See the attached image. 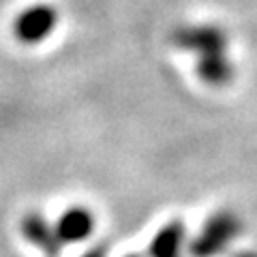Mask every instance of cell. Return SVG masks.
Listing matches in <instances>:
<instances>
[{
  "mask_svg": "<svg viewBox=\"0 0 257 257\" xmlns=\"http://www.w3.org/2000/svg\"><path fill=\"white\" fill-rule=\"evenodd\" d=\"M240 225L236 221V216H231L229 212L214 214L210 221L204 225L202 234L195 238V242L191 244V253L195 257H212L227 246V242L238 234Z\"/></svg>",
  "mask_w": 257,
  "mask_h": 257,
  "instance_id": "cell-1",
  "label": "cell"
},
{
  "mask_svg": "<svg viewBox=\"0 0 257 257\" xmlns=\"http://www.w3.org/2000/svg\"><path fill=\"white\" fill-rule=\"evenodd\" d=\"M174 41L180 47H187V50H197L199 56L225 52V37L216 28H210V26L182 28L174 35Z\"/></svg>",
  "mask_w": 257,
  "mask_h": 257,
  "instance_id": "cell-3",
  "label": "cell"
},
{
  "mask_svg": "<svg viewBox=\"0 0 257 257\" xmlns=\"http://www.w3.org/2000/svg\"><path fill=\"white\" fill-rule=\"evenodd\" d=\"M56 22H58V18H56V11L52 7H45V5L30 7V9L22 11L13 24L15 39H20L22 43H28V45L41 43L52 35V30L56 28Z\"/></svg>",
  "mask_w": 257,
  "mask_h": 257,
  "instance_id": "cell-2",
  "label": "cell"
},
{
  "mask_svg": "<svg viewBox=\"0 0 257 257\" xmlns=\"http://www.w3.org/2000/svg\"><path fill=\"white\" fill-rule=\"evenodd\" d=\"M126 257H138V255H126Z\"/></svg>",
  "mask_w": 257,
  "mask_h": 257,
  "instance_id": "cell-8",
  "label": "cell"
},
{
  "mask_svg": "<svg viewBox=\"0 0 257 257\" xmlns=\"http://www.w3.org/2000/svg\"><path fill=\"white\" fill-rule=\"evenodd\" d=\"M184 240V227L180 221L167 223L155 236L150 244V257H180V246Z\"/></svg>",
  "mask_w": 257,
  "mask_h": 257,
  "instance_id": "cell-6",
  "label": "cell"
},
{
  "mask_svg": "<svg viewBox=\"0 0 257 257\" xmlns=\"http://www.w3.org/2000/svg\"><path fill=\"white\" fill-rule=\"evenodd\" d=\"M84 257H105V248L103 246H94V248H90Z\"/></svg>",
  "mask_w": 257,
  "mask_h": 257,
  "instance_id": "cell-7",
  "label": "cell"
},
{
  "mask_svg": "<svg viewBox=\"0 0 257 257\" xmlns=\"http://www.w3.org/2000/svg\"><path fill=\"white\" fill-rule=\"evenodd\" d=\"M22 231L32 244H37L47 257H58L60 255V240L56 236V229H52L47 221L39 214H28L22 221Z\"/></svg>",
  "mask_w": 257,
  "mask_h": 257,
  "instance_id": "cell-5",
  "label": "cell"
},
{
  "mask_svg": "<svg viewBox=\"0 0 257 257\" xmlns=\"http://www.w3.org/2000/svg\"><path fill=\"white\" fill-rule=\"evenodd\" d=\"M94 229V216L86 208H71L56 225V236L60 242H82Z\"/></svg>",
  "mask_w": 257,
  "mask_h": 257,
  "instance_id": "cell-4",
  "label": "cell"
}]
</instances>
